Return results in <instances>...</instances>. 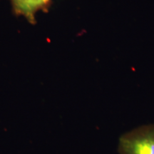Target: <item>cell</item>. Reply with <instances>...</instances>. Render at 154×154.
Listing matches in <instances>:
<instances>
[{
	"label": "cell",
	"mask_w": 154,
	"mask_h": 154,
	"mask_svg": "<svg viewBox=\"0 0 154 154\" xmlns=\"http://www.w3.org/2000/svg\"><path fill=\"white\" fill-rule=\"evenodd\" d=\"M51 0H11L13 11L17 16H22L31 24L36 23L38 11H47Z\"/></svg>",
	"instance_id": "cell-2"
},
{
	"label": "cell",
	"mask_w": 154,
	"mask_h": 154,
	"mask_svg": "<svg viewBox=\"0 0 154 154\" xmlns=\"http://www.w3.org/2000/svg\"><path fill=\"white\" fill-rule=\"evenodd\" d=\"M119 154H154V124L125 133L119 138Z\"/></svg>",
	"instance_id": "cell-1"
}]
</instances>
